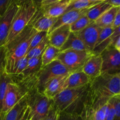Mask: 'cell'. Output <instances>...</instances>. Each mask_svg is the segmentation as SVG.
<instances>
[{"instance_id":"cell-15","label":"cell","mask_w":120,"mask_h":120,"mask_svg":"<svg viewBox=\"0 0 120 120\" xmlns=\"http://www.w3.org/2000/svg\"><path fill=\"white\" fill-rule=\"evenodd\" d=\"M102 64L103 60L101 55L93 54L84 64L82 71L93 80L101 75Z\"/></svg>"},{"instance_id":"cell-22","label":"cell","mask_w":120,"mask_h":120,"mask_svg":"<svg viewBox=\"0 0 120 120\" xmlns=\"http://www.w3.org/2000/svg\"><path fill=\"white\" fill-rule=\"evenodd\" d=\"M118 9L119 8L112 7L93 22L97 26L101 29L108 26H111L113 23L116 14L118 12Z\"/></svg>"},{"instance_id":"cell-4","label":"cell","mask_w":120,"mask_h":120,"mask_svg":"<svg viewBox=\"0 0 120 120\" xmlns=\"http://www.w3.org/2000/svg\"><path fill=\"white\" fill-rule=\"evenodd\" d=\"M38 3L34 1H23L13 19L6 45L11 42L29 24L38 10Z\"/></svg>"},{"instance_id":"cell-14","label":"cell","mask_w":120,"mask_h":120,"mask_svg":"<svg viewBox=\"0 0 120 120\" xmlns=\"http://www.w3.org/2000/svg\"><path fill=\"white\" fill-rule=\"evenodd\" d=\"M91 80L92 79L82 70L71 73L64 82L63 90L85 86L90 84Z\"/></svg>"},{"instance_id":"cell-33","label":"cell","mask_w":120,"mask_h":120,"mask_svg":"<svg viewBox=\"0 0 120 120\" xmlns=\"http://www.w3.org/2000/svg\"><path fill=\"white\" fill-rule=\"evenodd\" d=\"M59 115L60 111L55 107L54 104H53L49 113L43 120H58Z\"/></svg>"},{"instance_id":"cell-46","label":"cell","mask_w":120,"mask_h":120,"mask_svg":"<svg viewBox=\"0 0 120 120\" xmlns=\"http://www.w3.org/2000/svg\"></svg>"},{"instance_id":"cell-2","label":"cell","mask_w":120,"mask_h":120,"mask_svg":"<svg viewBox=\"0 0 120 120\" xmlns=\"http://www.w3.org/2000/svg\"><path fill=\"white\" fill-rule=\"evenodd\" d=\"M89 90L90 84L76 89H66L53 98V103L60 112L82 116L90 107Z\"/></svg>"},{"instance_id":"cell-24","label":"cell","mask_w":120,"mask_h":120,"mask_svg":"<svg viewBox=\"0 0 120 120\" xmlns=\"http://www.w3.org/2000/svg\"><path fill=\"white\" fill-rule=\"evenodd\" d=\"M42 66V56L28 59L26 68L21 75L23 79H27L33 75H36L41 69Z\"/></svg>"},{"instance_id":"cell-37","label":"cell","mask_w":120,"mask_h":120,"mask_svg":"<svg viewBox=\"0 0 120 120\" xmlns=\"http://www.w3.org/2000/svg\"><path fill=\"white\" fill-rule=\"evenodd\" d=\"M5 46L1 47L0 48V77L4 71H5Z\"/></svg>"},{"instance_id":"cell-3","label":"cell","mask_w":120,"mask_h":120,"mask_svg":"<svg viewBox=\"0 0 120 120\" xmlns=\"http://www.w3.org/2000/svg\"><path fill=\"white\" fill-rule=\"evenodd\" d=\"M36 33L37 31L30 25H28L11 42L4 46V70L6 73L11 76L19 60L26 55L32 39Z\"/></svg>"},{"instance_id":"cell-39","label":"cell","mask_w":120,"mask_h":120,"mask_svg":"<svg viewBox=\"0 0 120 120\" xmlns=\"http://www.w3.org/2000/svg\"><path fill=\"white\" fill-rule=\"evenodd\" d=\"M29 113H30V108H29V107L28 105H27L26 108L25 110V111H23L22 115L20 116L19 118L17 120H28Z\"/></svg>"},{"instance_id":"cell-36","label":"cell","mask_w":120,"mask_h":120,"mask_svg":"<svg viewBox=\"0 0 120 120\" xmlns=\"http://www.w3.org/2000/svg\"><path fill=\"white\" fill-rule=\"evenodd\" d=\"M13 1L14 0H0V18L4 14Z\"/></svg>"},{"instance_id":"cell-30","label":"cell","mask_w":120,"mask_h":120,"mask_svg":"<svg viewBox=\"0 0 120 120\" xmlns=\"http://www.w3.org/2000/svg\"><path fill=\"white\" fill-rule=\"evenodd\" d=\"M28 59L26 56H25L23 58L21 59V60H19L17 64H16V66H15L11 77H12V76H19V75H21L23 71V70L26 68L27 64H28Z\"/></svg>"},{"instance_id":"cell-31","label":"cell","mask_w":120,"mask_h":120,"mask_svg":"<svg viewBox=\"0 0 120 120\" xmlns=\"http://www.w3.org/2000/svg\"><path fill=\"white\" fill-rule=\"evenodd\" d=\"M48 35V33L45 32H37V33L34 35L32 39L28 52L30 50H31L32 48H35L45 38L47 37Z\"/></svg>"},{"instance_id":"cell-1","label":"cell","mask_w":120,"mask_h":120,"mask_svg":"<svg viewBox=\"0 0 120 120\" xmlns=\"http://www.w3.org/2000/svg\"><path fill=\"white\" fill-rule=\"evenodd\" d=\"M90 107L95 110L120 94V77L117 73H103L90 83Z\"/></svg>"},{"instance_id":"cell-21","label":"cell","mask_w":120,"mask_h":120,"mask_svg":"<svg viewBox=\"0 0 120 120\" xmlns=\"http://www.w3.org/2000/svg\"><path fill=\"white\" fill-rule=\"evenodd\" d=\"M27 96L26 93L21 100L5 115L3 120H17L22 115L27 107Z\"/></svg>"},{"instance_id":"cell-35","label":"cell","mask_w":120,"mask_h":120,"mask_svg":"<svg viewBox=\"0 0 120 120\" xmlns=\"http://www.w3.org/2000/svg\"><path fill=\"white\" fill-rule=\"evenodd\" d=\"M115 109V116L114 120H120V94L113 97Z\"/></svg>"},{"instance_id":"cell-34","label":"cell","mask_w":120,"mask_h":120,"mask_svg":"<svg viewBox=\"0 0 120 120\" xmlns=\"http://www.w3.org/2000/svg\"><path fill=\"white\" fill-rule=\"evenodd\" d=\"M108 105H109V107H108V111L105 120H114L115 116V109L113 97L108 101Z\"/></svg>"},{"instance_id":"cell-44","label":"cell","mask_w":120,"mask_h":120,"mask_svg":"<svg viewBox=\"0 0 120 120\" xmlns=\"http://www.w3.org/2000/svg\"><path fill=\"white\" fill-rule=\"evenodd\" d=\"M117 73L118 74V75H119L120 77V72H118V73Z\"/></svg>"},{"instance_id":"cell-29","label":"cell","mask_w":120,"mask_h":120,"mask_svg":"<svg viewBox=\"0 0 120 120\" xmlns=\"http://www.w3.org/2000/svg\"><path fill=\"white\" fill-rule=\"evenodd\" d=\"M92 22H91L89 19V18L86 14V15H83L82 17L79 18L77 21H75L72 24L70 25V31H71V32L73 33L78 32L80 31V30H83V29L86 28L87 26H89Z\"/></svg>"},{"instance_id":"cell-40","label":"cell","mask_w":120,"mask_h":120,"mask_svg":"<svg viewBox=\"0 0 120 120\" xmlns=\"http://www.w3.org/2000/svg\"><path fill=\"white\" fill-rule=\"evenodd\" d=\"M119 26H120V12L119 9H118V12L116 14V16L115 17L113 23H112V27L113 28V29H115Z\"/></svg>"},{"instance_id":"cell-17","label":"cell","mask_w":120,"mask_h":120,"mask_svg":"<svg viewBox=\"0 0 120 120\" xmlns=\"http://www.w3.org/2000/svg\"><path fill=\"white\" fill-rule=\"evenodd\" d=\"M69 75L59 76L49 80L44 86L42 93L49 99L52 100L63 90V84Z\"/></svg>"},{"instance_id":"cell-32","label":"cell","mask_w":120,"mask_h":120,"mask_svg":"<svg viewBox=\"0 0 120 120\" xmlns=\"http://www.w3.org/2000/svg\"><path fill=\"white\" fill-rule=\"evenodd\" d=\"M58 120H84L81 115L71 114L63 112H60Z\"/></svg>"},{"instance_id":"cell-38","label":"cell","mask_w":120,"mask_h":120,"mask_svg":"<svg viewBox=\"0 0 120 120\" xmlns=\"http://www.w3.org/2000/svg\"><path fill=\"white\" fill-rule=\"evenodd\" d=\"M120 36V26H119L117 28L114 29L113 32H112V35L110 36V39L111 41V46H114L115 43L118 39V38Z\"/></svg>"},{"instance_id":"cell-8","label":"cell","mask_w":120,"mask_h":120,"mask_svg":"<svg viewBox=\"0 0 120 120\" xmlns=\"http://www.w3.org/2000/svg\"><path fill=\"white\" fill-rule=\"evenodd\" d=\"M21 2L22 1L14 0L4 14L0 18V48L5 45L13 19L21 7Z\"/></svg>"},{"instance_id":"cell-10","label":"cell","mask_w":120,"mask_h":120,"mask_svg":"<svg viewBox=\"0 0 120 120\" xmlns=\"http://www.w3.org/2000/svg\"><path fill=\"white\" fill-rule=\"evenodd\" d=\"M100 55L103 60L101 74H113L120 72V52L116 48L109 47Z\"/></svg>"},{"instance_id":"cell-7","label":"cell","mask_w":120,"mask_h":120,"mask_svg":"<svg viewBox=\"0 0 120 120\" xmlns=\"http://www.w3.org/2000/svg\"><path fill=\"white\" fill-rule=\"evenodd\" d=\"M92 55V52L87 50H67L61 52L56 60L73 73L82 70L84 64Z\"/></svg>"},{"instance_id":"cell-19","label":"cell","mask_w":120,"mask_h":120,"mask_svg":"<svg viewBox=\"0 0 120 120\" xmlns=\"http://www.w3.org/2000/svg\"><path fill=\"white\" fill-rule=\"evenodd\" d=\"M113 30L114 29L112 26L101 29L96 45L93 50V53L94 55H100L105 49L111 46V41L110 36L112 35Z\"/></svg>"},{"instance_id":"cell-23","label":"cell","mask_w":120,"mask_h":120,"mask_svg":"<svg viewBox=\"0 0 120 120\" xmlns=\"http://www.w3.org/2000/svg\"><path fill=\"white\" fill-rule=\"evenodd\" d=\"M112 7L111 5L107 3L105 0H103L99 4L89 8L86 15L89 19L93 22Z\"/></svg>"},{"instance_id":"cell-25","label":"cell","mask_w":120,"mask_h":120,"mask_svg":"<svg viewBox=\"0 0 120 120\" xmlns=\"http://www.w3.org/2000/svg\"><path fill=\"white\" fill-rule=\"evenodd\" d=\"M103 0H71L65 12L72 10L89 9L99 4Z\"/></svg>"},{"instance_id":"cell-12","label":"cell","mask_w":120,"mask_h":120,"mask_svg":"<svg viewBox=\"0 0 120 120\" xmlns=\"http://www.w3.org/2000/svg\"><path fill=\"white\" fill-rule=\"evenodd\" d=\"M101 29V28L92 22L83 30L75 34L81 39L89 50L93 52Z\"/></svg>"},{"instance_id":"cell-11","label":"cell","mask_w":120,"mask_h":120,"mask_svg":"<svg viewBox=\"0 0 120 120\" xmlns=\"http://www.w3.org/2000/svg\"><path fill=\"white\" fill-rule=\"evenodd\" d=\"M25 93H23L21 88L15 82L8 84L0 112V120H3L5 115L22 98Z\"/></svg>"},{"instance_id":"cell-26","label":"cell","mask_w":120,"mask_h":120,"mask_svg":"<svg viewBox=\"0 0 120 120\" xmlns=\"http://www.w3.org/2000/svg\"><path fill=\"white\" fill-rule=\"evenodd\" d=\"M60 52V49L49 45L42 55V68L57 59V56Z\"/></svg>"},{"instance_id":"cell-27","label":"cell","mask_w":120,"mask_h":120,"mask_svg":"<svg viewBox=\"0 0 120 120\" xmlns=\"http://www.w3.org/2000/svg\"><path fill=\"white\" fill-rule=\"evenodd\" d=\"M49 45V38H48V35L46 38L44 39L35 48H32L31 50H29L27 53L26 57L28 59L34 58V57H38L39 56H42L43 52L46 49V48L48 47Z\"/></svg>"},{"instance_id":"cell-42","label":"cell","mask_w":120,"mask_h":120,"mask_svg":"<svg viewBox=\"0 0 120 120\" xmlns=\"http://www.w3.org/2000/svg\"><path fill=\"white\" fill-rule=\"evenodd\" d=\"M114 47V48H116V49H117V48H120V36L118 38V39L117 40V41L116 42V43H115Z\"/></svg>"},{"instance_id":"cell-5","label":"cell","mask_w":120,"mask_h":120,"mask_svg":"<svg viewBox=\"0 0 120 120\" xmlns=\"http://www.w3.org/2000/svg\"><path fill=\"white\" fill-rule=\"evenodd\" d=\"M53 104L52 100L49 99L37 89L28 92L27 105L30 108L28 120H43L49 113Z\"/></svg>"},{"instance_id":"cell-16","label":"cell","mask_w":120,"mask_h":120,"mask_svg":"<svg viewBox=\"0 0 120 120\" xmlns=\"http://www.w3.org/2000/svg\"><path fill=\"white\" fill-rule=\"evenodd\" d=\"M70 25H63L48 34L49 45L60 49L70 35Z\"/></svg>"},{"instance_id":"cell-45","label":"cell","mask_w":120,"mask_h":120,"mask_svg":"<svg viewBox=\"0 0 120 120\" xmlns=\"http://www.w3.org/2000/svg\"><path fill=\"white\" fill-rule=\"evenodd\" d=\"M119 11H120V8H119Z\"/></svg>"},{"instance_id":"cell-9","label":"cell","mask_w":120,"mask_h":120,"mask_svg":"<svg viewBox=\"0 0 120 120\" xmlns=\"http://www.w3.org/2000/svg\"><path fill=\"white\" fill-rule=\"evenodd\" d=\"M71 0H43L38 2L42 15L46 17L58 18L65 12Z\"/></svg>"},{"instance_id":"cell-43","label":"cell","mask_w":120,"mask_h":120,"mask_svg":"<svg viewBox=\"0 0 120 120\" xmlns=\"http://www.w3.org/2000/svg\"><path fill=\"white\" fill-rule=\"evenodd\" d=\"M117 50H118V51H119L120 52V48H117Z\"/></svg>"},{"instance_id":"cell-20","label":"cell","mask_w":120,"mask_h":120,"mask_svg":"<svg viewBox=\"0 0 120 120\" xmlns=\"http://www.w3.org/2000/svg\"><path fill=\"white\" fill-rule=\"evenodd\" d=\"M60 49L61 52L67 50L90 51L81 39L73 32L70 33L67 41Z\"/></svg>"},{"instance_id":"cell-18","label":"cell","mask_w":120,"mask_h":120,"mask_svg":"<svg viewBox=\"0 0 120 120\" xmlns=\"http://www.w3.org/2000/svg\"><path fill=\"white\" fill-rule=\"evenodd\" d=\"M89 9H81V10H72L64 13L63 15L57 18V19L52 28L49 32H51L55 29L63 25H70L77 21L79 18L86 15ZM48 33V34H49Z\"/></svg>"},{"instance_id":"cell-41","label":"cell","mask_w":120,"mask_h":120,"mask_svg":"<svg viewBox=\"0 0 120 120\" xmlns=\"http://www.w3.org/2000/svg\"><path fill=\"white\" fill-rule=\"evenodd\" d=\"M105 1L112 7L120 8V0H105Z\"/></svg>"},{"instance_id":"cell-28","label":"cell","mask_w":120,"mask_h":120,"mask_svg":"<svg viewBox=\"0 0 120 120\" xmlns=\"http://www.w3.org/2000/svg\"><path fill=\"white\" fill-rule=\"evenodd\" d=\"M11 82H14L12 77L9 75L4 71L0 77V112L2 109V102L7 91L8 84Z\"/></svg>"},{"instance_id":"cell-6","label":"cell","mask_w":120,"mask_h":120,"mask_svg":"<svg viewBox=\"0 0 120 120\" xmlns=\"http://www.w3.org/2000/svg\"><path fill=\"white\" fill-rule=\"evenodd\" d=\"M60 62L57 60L42 67L36 75V89L42 93L45 84L52 79L71 73Z\"/></svg>"},{"instance_id":"cell-13","label":"cell","mask_w":120,"mask_h":120,"mask_svg":"<svg viewBox=\"0 0 120 120\" xmlns=\"http://www.w3.org/2000/svg\"><path fill=\"white\" fill-rule=\"evenodd\" d=\"M57 19V18L46 17L43 16L38 7L37 11L29 25H30L37 32H45L49 33Z\"/></svg>"}]
</instances>
